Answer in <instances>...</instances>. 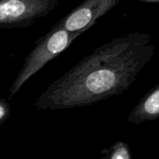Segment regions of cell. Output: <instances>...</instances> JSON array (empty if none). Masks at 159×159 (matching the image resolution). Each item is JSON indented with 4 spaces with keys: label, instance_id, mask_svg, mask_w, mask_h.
<instances>
[{
    "label": "cell",
    "instance_id": "5b68a950",
    "mask_svg": "<svg viewBox=\"0 0 159 159\" xmlns=\"http://www.w3.org/2000/svg\"><path fill=\"white\" fill-rule=\"evenodd\" d=\"M102 159H132L129 145L124 142H116L111 147L102 151Z\"/></svg>",
    "mask_w": 159,
    "mask_h": 159
},
{
    "label": "cell",
    "instance_id": "3957f363",
    "mask_svg": "<svg viewBox=\"0 0 159 159\" xmlns=\"http://www.w3.org/2000/svg\"><path fill=\"white\" fill-rule=\"evenodd\" d=\"M61 0H0V28L28 27L48 16Z\"/></svg>",
    "mask_w": 159,
    "mask_h": 159
},
{
    "label": "cell",
    "instance_id": "7a4b0ae2",
    "mask_svg": "<svg viewBox=\"0 0 159 159\" xmlns=\"http://www.w3.org/2000/svg\"><path fill=\"white\" fill-rule=\"evenodd\" d=\"M79 34L71 33L58 22L35 43L26 56L24 62L9 89L10 100L34 74L40 71L48 61L61 54Z\"/></svg>",
    "mask_w": 159,
    "mask_h": 159
},
{
    "label": "cell",
    "instance_id": "277c9868",
    "mask_svg": "<svg viewBox=\"0 0 159 159\" xmlns=\"http://www.w3.org/2000/svg\"><path fill=\"white\" fill-rule=\"evenodd\" d=\"M159 118V84L147 92L133 108L128 121L133 124L154 121Z\"/></svg>",
    "mask_w": 159,
    "mask_h": 159
},
{
    "label": "cell",
    "instance_id": "8992f818",
    "mask_svg": "<svg viewBox=\"0 0 159 159\" xmlns=\"http://www.w3.org/2000/svg\"><path fill=\"white\" fill-rule=\"evenodd\" d=\"M10 104L6 99L0 98V126H2L10 117Z\"/></svg>",
    "mask_w": 159,
    "mask_h": 159
},
{
    "label": "cell",
    "instance_id": "6da1fadb",
    "mask_svg": "<svg viewBox=\"0 0 159 159\" xmlns=\"http://www.w3.org/2000/svg\"><path fill=\"white\" fill-rule=\"evenodd\" d=\"M140 58H119L98 49L50 83L38 97L37 110H61L91 105L126 91L143 66Z\"/></svg>",
    "mask_w": 159,
    "mask_h": 159
}]
</instances>
